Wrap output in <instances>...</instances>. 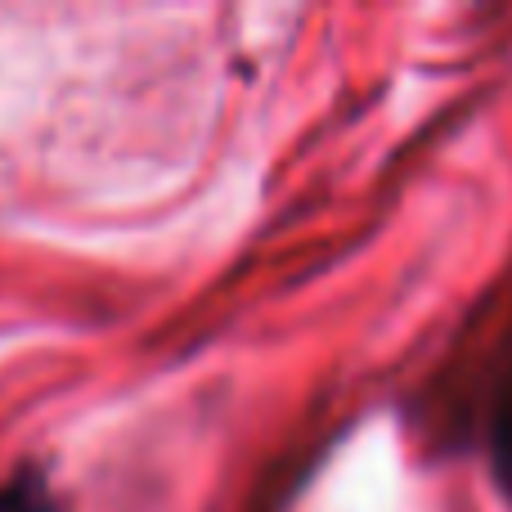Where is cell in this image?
<instances>
[{
    "label": "cell",
    "instance_id": "cell-2",
    "mask_svg": "<svg viewBox=\"0 0 512 512\" xmlns=\"http://www.w3.org/2000/svg\"><path fill=\"white\" fill-rule=\"evenodd\" d=\"M495 477H499V486L512 495V391L504 396V405H499V414H495Z\"/></svg>",
    "mask_w": 512,
    "mask_h": 512
},
{
    "label": "cell",
    "instance_id": "cell-1",
    "mask_svg": "<svg viewBox=\"0 0 512 512\" xmlns=\"http://www.w3.org/2000/svg\"><path fill=\"white\" fill-rule=\"evenodd\" d=\"M0 512H59L50 486H45L36 472L27 477H14L9 486H0Z\"/></svg>",
    "mask_w": 512,
    "mask_h": 512
}]
</instances>
